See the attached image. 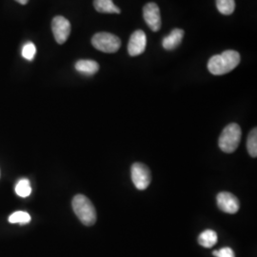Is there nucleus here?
I'll return each instance as SVG.
<instances>
[{
    "label": "nucleus",
    "instance_id": "obj_16",
    "mask_svg": "<svg viewBox=\"0 0 257 257\" xmlns=\"http://www.w3.org/2000/svg\"><path fill=\"white\" fill-rule=\"evenodd\" d=\"M15 191L20 197H28L32 193V187L30 181L26 178L20 179L15 188Z\"/></svg>",
    "mask_w": 257,
    "mask_h": 257
},
{
    "label": "nucleus",
    "instance_id": "obj_11",
    "mask_svg": "<svg viewBox=\"0 0 257 257\" xmlns=\"http://www.w3.org/2000/svg\"><path fill=\"white\" fill-rule=\"evenodd\" d=\"M75 70L80 74H85V75H92L98 72L99 64L94 60L82 59V60H78L75 63Z\"/></svg>",
    "mask_w": 257,
    "mask_h": 257
},
{
    "label": "nucleus",
    "instance_id": "obj_15",
    "mask_svg": "<svg viewBox=\"0 0 257 257\" xmlns=\"http://www.w3.org/2000/svg\"><path fill=\"white\" fill-rule=\"evenodd\" d=\"M31 215L26 211H16L10 215L9 222L12 224L26 225L31 222Z\"/></svg>",
    "mask_w": 257,
    "mask_h": 257
},
{
    "label": "nucleus",
    "instance_id": "obj_1",
    "mask_svg": "<svg viewBox=\"0 0 257 257\" xmlns=\"http://www.w3.org/2000/svg\"><path fill=\"white\" fill-rule=\"evenodd\" d=\"M240 63V55L236 51L228 50L220 55H214L208 62L210 73L214 75L228 74Z\"/></svg>",
    "mask_w": 257,
    "mask_h": 257
},
{
    "label": "nucleus",
    "instance_id": "obj_7",
    "mask_svg": "<svg viewBox=\"0 0 257 257\" xmlns=\"http://www.w3.org/2000/svg\"><path fill=\"white\" fill-rule=\"evenodd\" d=\"M144 19L153 32H158L161 28L160 10L156 3H148L143 9Z\"/></svg>",
    "mask_w": 257,
    "mask_h": 257
},
{
    "label": "nucleus",
    "instance_id": "obj_2",
    "mask_svg": "<svg viewBox=\"0 0 257 257\" xmlns=\"http://www.w3.org/2000/svg\"><path fill=\"white\" fill-rule=\"evenodd\" d=\"M73 210L79 220L86 226H92L96 221V211L91 200L83 194L75 195L73 199Z\"/></svg>",
    "mask_w": 257,
    "mask_h": 257
},
{
    "label": "nucleus",
    "instance_id": "obj_5",
    "mask_svg": "<svg viewBox=\"0 0 257 257\" xmlns=\"http://www.w3.org/2000/svg\"><path fill=\"white\" fill-rule=\"evenodd\" d=\"M132 180L139 191L146 190L151 183L152 175L147 166L141 163H135L132 167Z\"/></svg>",
    "mask_w": 257,
    "mask_h": 257
},
{
    "label": "nucleus",
    "instance_id": "obj_8",
    "mask_svg": "<svg viewBox=\"0 0 257 257\" xmlns=\"http://www.w3.org/2000/svg\"><path fill=\"white\" fill-rule=\"evenodd\" d=\"M147 46V37L145 33L141 30L136 31L128 40V55L132 56H138L144 53Z\"/></svg>",
    "mask_w": 257,
    "mask_h": 257
},
{
    "label": "nucleus",
    "instance_id": "obj_13",
    "mask_svg": "<svg viewBox=\"0 0 257 257\" xmlns=\"http://www.w3.org/2000/svg\"><path fill=\"white\" fill-rule=\"evenodd\" d=\"M198 243L204 248H211L217 243V233L212 230H206L198 237Z\"/></svg>",
    "mask_w": 257,
    "mask_h": 257
},
{
    "label": "nucleus",
    "instance_id": "obj_20",
    "mask_svg": "<svg viewBox=\"0 0 257 257\" xmlns=\"http://www.w3.org/2000/svg\"><path fill=\"white\" fill-rule=\"evenodd\" d=\"M16 1H18L19 3L22 4V5H25V4H27L28 1H29V0H16Z\"/></svg>",
    "mask_w": 257,
    "mask_h": 257
},
{
    "label": "nucleus",
    "instance_id": "obj_18",
    "mask_svg": "<svg viewBox=\"0 0 257 257\" xmlns=\"http://www.w3.org/2000/svg\"><path fill=\"white\" fill-rule=\"evenodd\" d=\"M37 54V48L33 42H27L22 48V56L29 61H32Z\"/></svg>",
    "mask_w": 257,
    "mask_h": 257
},
{
    "label": "nucleus",
    "instance_id": "obj_3",
    "mask_svg": "<svg viewBox=\"0 0 257 257\" xmlns=\"http://www.w3.org/2000/svg\"><path fill=\"white\" fill-rule=\"evenodd\" d=\"M241 140V128L236 123H230L223 130L219 138V147L226 154L233 153Z\"/></svg>",
    "mask_w": 257,
    "mask_h": 257
},
{
    "label": "nucleus",
    "instance_id": "obj_17",
    "mask_svg": "<svg viewBox=\"0 0 257 257\" xmlns=\"http://www.w3.org/2000/svg\"><path fill=\"white\" fill-rule=\"evenodd\" d=\"M247 148H248V154L252 157L257 156V131L256 128L251 130L249 133L247 142Z\"/></svg>",
    "mask_w": 257,
    "mask_h": 257
},
{
    "label": "nucleus",
    "instance_id": "obj_10",
    "mask_svg": "<svg viewBox=\"0 0 257 257\" xmlns=\"http://www.w3.org/2000/svg\"><path fill=\"white\" fill-rule=\"evenodd\" d=\"M184 33L182 29H174L173 32L167 36L162 41V46L165 50H175L180 45L183 39Z\"/></svg>",
    "mask_w": 257,
    "mask_h": 257
},
{
    "label": "nucleus",
    "instance_id": "obj_6",
    "mask_svg": "<svg viewBox=\"0 0 257 257\" xmlns=\"http://www.w3.org/2000/svg\"><path fill=\"white\" fill-rule=\"evenodd\" d=\"M52 30L56 42L58 44H63L70 37L71 23L64 17H55L52 22Z\"/></svg>",
    "mask_w": 257,
    "mask_h": 257
},
{
    "label": "nucleus",
    "instance_id": "obj_4",
    "mask_svg": "<svg viewBox=\"0 0 257 257\" xmlns=\"http://www.w3.org/2000/svg\"><path fill=\"white\" fill-rule=\"evenodd\" d=\"M92 46L98 51L107 54H113L119 50L121 40L119 37L110 33H98L92 38Z\"/></svg>",
    "mask_w": 257,
    "mask_h": 257
},
{
    "label": "nucleus",
    "instance_id": "obj_9",
    "mask_svg": "<svg viewBox=\"0 0 257 257\" xmlns=\"http://www.w3.org/2000/svg\"><path fill=\"white\" fill-rule=\"evenodd\" d=\"M217 205L221 211L234 214L239 211L240 204L236 196H234L232 193L228 192H222L217 195Z\"/></svg>",
    "mask_w": 257,
    "mask_h": 257
},
{
    "label": "nucleus",
    "instance_id": "obj_19",
    "mask_svg": "<svg viewBox=\"0 0 257 257\" xmlns=\"http://www.w3.org/2000/svg\"><path fill=\"white\" fill-rule=\"evenodd\" d=\"M213 255L215 257H235L234 251L228 247L213 251Z\"/></svg>",
    "mask_w": 257,
    "mask_h": 257
},
{
    "label": "nucleus",
    "instance_id": "obj_14",
    "mask_svg": "<svg viewBox=\"0 0 257 257\" xmlns=\"http://www.w3.org/2000/svg\"><path fill=\"white\" fill-rule=\"evenodd\" d=\"M216 7L222 15L230 16L235 9L234 0H216Z\"/></svg>",
    "mask_w": 257,
    "mask_h": 257
},
{
    "label": "nucleus",
    "instance_id": "obj_12",
    "mask_svg": "<svg viewBox=\"0 0 257 257\" xmlns=\"http://www.w3.org/2000/svg\"><path fill=\"white\" fill-rule=\"evenodd\" d=\"M93 6L102 14H120V9L114 5L112 0H94Z\"/></svg>",
    "mask_w": 257,
    "mask_h": 257
}]
</instances>
